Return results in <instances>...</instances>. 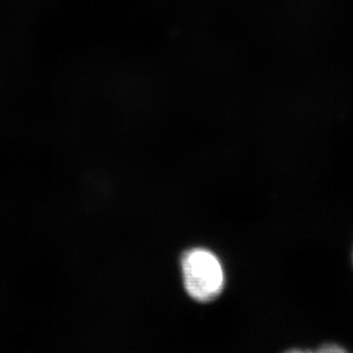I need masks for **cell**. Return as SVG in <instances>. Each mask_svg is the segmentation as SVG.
Instances as JSON below:
<instances>
[{"mask_svg":"<svg viewBox=\"0 0 353 353\" xmlns=\"http://www.w3.org/2000/svg\"><path fill=\"white\" fill-rule=\"evenodd\" d=\"M183 283L190 297L210 302L224 287V270L217 257L205 249H192L181 261Z\"/></svg>","mask_w":353,"mask_h":353,"instance_id":"cell-1","label":"cell"},{"mask_svg":"<svg viewBox=\"0 0 353 353\" xmlns=\"http://www.w3.org/2000/svg\"><path fill=\"white\" fill-rule=\"evenodd\" d=\"M316 353H347V350H344L343 347L335 345V344H327L323 347H319L318 350L314 351Z\"/></svg>","mask_w":353,"mask_h":353,"instance_id":"cell-2","label":"cell"},{"mask_svg":"<svg viewBox=\"0 0 353 353\" xmlns=\"http://www.w3.org/2000/svg\"><path fill=\"white\" fill-rule=\"evenodd\" d=\"M285 353H316V352H314V351L299 350V349H294V350H289Z\"/></svg>","mask_w":353,"mask_h":353,"instance_id":"cell-3","label":"cell"}]
</instances>
